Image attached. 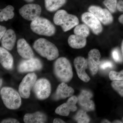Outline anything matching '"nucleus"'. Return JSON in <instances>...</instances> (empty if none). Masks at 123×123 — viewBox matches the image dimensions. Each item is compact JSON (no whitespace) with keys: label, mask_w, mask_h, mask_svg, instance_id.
Segmentation results:
<instances>
[{"label":"nucleus","mask_w":123,"mask_h":123,"mask_svg":"<svg viewBox=\"0 0 123 123\" xmlns=\"http://www.w3.org/2000/svg\"><path fill=\"white\" fill-rule=\"evenodd\" d=\"M1 123H19V121L17 119L13 118H8L3 120Z\"/></svg>","instance_id":"7c9ffc66"},{"label":"nucleus","mask_w":123,"mask_h":123,"mask_svg":"<svg viewBox=\"0 0 123 123\" xmlns=\"http://www.w3.org/2000/svg\"><path fill=\"white\" fill-rule=\"evenodd\" d=\"M88 10L104 25H109L113 21V17L111 12L106 9H103L98 6H92L89 8Z\"/></svg>","instance_id":"9b49d317"},{"label":"nucleus","mask_w":123,"mask_h":123,"mask_svg":"<svg viewBox=\"0 0 123 123\" xmlns=\"http://www.w3.org/2000/svg\"><path fill=\"white\" fill-rule=\"evenodd\" d=\"M36 80L37 76L34 73L28 74L23 79L18 88V92L22 98H27L30 97L31 91Z\"/></svg>","instance_id":"6e6552de"},{"label":"nucleus","mask_w":123,"mask_h":123,"mask_svg":"<svg viewBox=\"0 0 123 123\" xmlns=\"http://www.w3.org/2000/svg\"><path fill=\"white\" fill-rule=\"evenodd\" d=\"M24 121L25 123H43L47 121V117L43 112L37 111L33 114L24 115Z\"/></svg>","instance_id":"aec40b11"},{"label":"nucleus","mask_w":123,"mask_h":123,"mask_svg":"<svg viewBox=\"0 0 123 123\" xmlns=\"http://www.w3.org/2000/svg\"><path fill=\"white\" fill-rule=\"evenodd\" d=\"M33 88V92L39 99L44 100L50 94V83L45 78H41L36 81Z\"/></svg>","instance_id":"423d86ee"},{"label":"nucleus","mask_w":123,"mask_h":123,"mask_svg":"<svg viewBox=\"0 0 123 123\" xmlns=\"http://www.w3.org/2000/svg\"><path fill=\"white\" fill-rule=\"evenodd\" d=\"M0 87H1V86H2V79H0Z\"/></svg>","instance_id":"ea45409f"},{"label":"nucleus","mask_w":123,"mask_h":123,"mask_svg":"<svg viewBox=\"0 0 123 123\" xmlns=\"http://www.w3.org/2000/svg\"><path fill=\"white\" fill-rule=\"evenodd\" d=\"M42 67L43 65L40 60L33 57L21 61L18 66V70L21 73L31 72L40 70Z\"/></svg>","instance_id":"1a4fd4ad"},{"label":"nucleus","mask_w":123,"mask_h":123,"mask_svg":"<svg viewBox=\"0 0 123 123\" xmlns=\"http://www.w3.org/2000/svg\"><path fill=\"white\" fill-rule=\"evenodd\" d=\"M17 50L21 57L25 59L34 57L33 51L25 40L23 38L18 39L17 43Z\"/></svg>","instance_id":"dca6fc26"},{"label":"nucleus","mask_w":123,"mask_h":123,"mask_svg":"<svg viewBox=\"0 0 123 123\" xmlns=\"http://www.w3.org/2000/svg\"><path fill=\"white\" fill-rule=\"evenodd\" d=\"M0 62L3 68L10 70L13 67V59L11 53L4 48H0Z\"/></svg>","instance_id":"6ab92c4d"},{"label":"nucleus","mask_w":123,"mask_h":123,"mask_svg":"<svg viewBox=\"0 0 123 123\" xmlns=\"http://www.w3.org/2000/svg\"><path fill=\"white\" fill-rule=\"evenodd\" d=\"M111 86L121 97H123V80L113 81Z\"/></svg>","instance_id":"a878e982"},{"label":"nucleus","mask_w":123,"mask_h":123,"mask_svg":"<svg viewBox=\"0 0 123 123\" xmlns=\"http://www.w3.org/2000/svg\"><path fill=\"white\" fill-rule=\"evenodd\" d=\"M112 57L114 60L116 62H120L122 61L121 55L120 51L117 49H114L112 52Z\"/></svg>","instance_id":"c85d7f7f"},{"label":"nucleus","mask_w":123,"mask_h":123,"mask_svg":"<svg viewBox=\"0 0 123 123\" xmlns=\"http://www.w3.org/2000/svg\"><path fill=\"white\" fill-rule=\"evenodd\" d=\"M103 3L111 12L113 13L116 11L117 4V0H105Z\"/></svg>","instance_id":"bb28decb"},{"label":"nucleus","mask_w":123,"mask_h":123,"mask_svg":"<svg viewBox=\"0 0 123 123\" xmlns=\"http://www.w3.org/2000/svg\"><path fill=\"white\" fill-rule=\"evenodd\" d=\"M30 27L31 31L39 35L51 36L55 33V26L48 19L43 18L39 17L32 21Z\"/></svg>","instance_id":"39448f33"},{"label":"nucleus","mask_w":123,"mask_h":123,"mask_svg":"<svg viewBox=\"0 0 123 123\" xmlns=\"http://www.w3.org/2000/svg\"><path fill=\"white\" fill-rule=\"evenodd\" d=\"M16 40L15 32L12 29L7 30L1 39V45L3 48L8 50L13 49Z\"/></svg>","instance_id":"a211bd4d"},{"label":"nucleus","mask_w":123,"mask_h":123,"mask_svg":"<svg viewBox=\"0 0 123 123\" xmlns=\"http://www.w3.org/2000/svg\"><path fill=\"white\" fill-rule=\"evenodd\" d=\"M102 123H111V122L108 120H104L103 121H102Z\"/></svg>","instance_id":"e433bc0d"},{"label":"nucleus","mask_w":123,"mask_h":123,"mask_svg":"<svg viewBox=\"0 0 123 123\" xmlns=\"http://www.w3.org/2000/svg\"><path fill=\"white\" fill-rule=\"evenodd\" d=\"M24 0L27 2H33L34 0Z\"/></svg>","instance_id":"4c0bfd02"},{"label":"nucleus","mask_w":123,"mask_h":123,"mask_svg":"<svg viewBox=\"0 0 123 123\" xmlns=\"http://www.w3.org/2000/svg\"><path fill=\"white\" fill-rule=\"evenodd\" d=\"M74 63L78 77L85 82L89 81L90 78L85 71L88 66V61L84 57L78 56L74 60Z\"/></svg>","instance_id":"f8f14e48"},{"label":"nucleus","mask_w":123,"mask_h":123,"mask_svg":"<svg viewBox=\"0 0 123 123\" xmlns=\"http://www.w3.org/2000/svg\"><path fill=\"white\" fill-rule=\"evenodd\" d=\"M121 49L123 57V41H122V43H121Z\"/></svg>","instance_id":"c9c22d12"},{"label":"nucleus","mask_w":123,"mask_h":123,"mask_svg":"<svg viewBox=\"0 0 123 123\" xmlns=\"http://www.w3.org/2000/svg\"><path fill=\"white\" fill-rule=\"evenodd\" d=\"M118 21L120 23L123 24V14L120 15V16L119 17Z\"/></svg>","instance_id":"f704fd0d"},{"label":"nucleus","mask_w":123,"mask_h":123,"mask_svg":"<svg viewBox=\"0 0 123 123\" xmlns=\"http://www.w3.org/2000/svg\"><path fill=\"white\" fill-rule=\"evenodd\" d=\"M74 93V90L72 87L68 86L65 82H62L57 87L53 95V99L56 101L65 99L72 96Z\"/></svg>","instance_id":"f3484780"},{"label":"nucleus","mask_w":123,"mask_h":123,"mask_svg":"<svg viewBox=\"0 0 123 123\" xmlns=\"http://www.w3.org/2000/svg\"><path fill=\"white\" fill-rule=\"evenodd\" d=\"M54 23L61 26L64 32L70 30L78 25L79 20L76 15L70 14L64 10H58L53 17Z\"/></svg>","instance_id":"7ed1b4c3"},{"label":"nucleus","mask_w":123,"mask_h":123,"mask_svg":"<svg viewBox=\"0 0 123 123\" xmlns=\"http://www.w3.org/2000/svg\"><path fill=\"white\" fill-rule=\"evenodd\" d=\"M54 71L56 76L62 82H68L72 79V65L65 57H60L56 60L54 65Z\"/></svg>","instance_id":"f03ea898"},{"label":"nucleus","mask_w":123,"mask_h":123,"mask_svg":"<svg viewBox=\"0 0 123 123\" xmlns=\"http://www.w3.org/2000/svg\"><path fill=\"white\" fill-rule=\"evenodd\" d=\"M69 46L72 48L79 49L84 47L86 43V38L76 35H72L69 36L68 39Z\"/></svg>","instance_id":"412c9836"},{"label":"nucleus","mask_w":123,"mask_h":123,"mask_svg":"<svg viewBox=\"0 0 123 123\" xmlns=\"http://www.w3.org/2000/svg\"><path fill=\"white\" fill-rule=\"evenodd\" d=\"M117 9L120 12H123V0H119L117 3Z\"/></svg>","instance_id":"473e14b6"},{"label":"nucleus","mask_w":123,"mask_h":123,"mask_svg":"<svg viewBox=\"0 0 123 123\" xmlns=\"http://www.w3.org/2000/svg\"><path fill=\"white\" fill-rule=\"evenodd\" d=\"M74 33L76 35L86 38L89 35V29L86 24L78 25L74 29Z\"/></svg>","instance_id":"b1692460"},{"label":"nucleus","mask_w":123,"mask_h":123,"mask_svg":"<svg viewBox=\"0 0 123 123\" xmlns=\"http://www.w3.org/2000/svg\"><path fill=\"white\" fill-rule=\"evenodd\" d=\"M14 8L11 5L7 6L4 8L0 9V21H7L14 17V13L13 12Z\"/></svg>","instance_id":"5701e85b"},{"label":"nucleus","mask_w":123,"mask_h":123,"mask_svg":"<svg viewBox=\"0 0 123 123\" xmlns=\"http://www.w3.org/2000/svg\"><path fill=\"white\" fill-rule=\"evenodd\" d=\"M33 47L38 54L48 60H53L59 56V50L56 46L46 39L40 38L36 40Z\"/></svg>","instance_id":"f257e3e1"},{"label":"nucleus","mask_w":123,"mask_h":123,"mask_svg":"<svg viewBox=\"0 0 123 123\" xmlns=\"http://www.w3.org/2000/svg\"><path fill=\"white\" fill-rule=\"evenodd\" d=\"M109 77L111 80H123V69L119 72L111 71L109 73Z\"/></svg>","instance_id":"cd10ccee"},{"label":"nucleus","mask_w":123,"mask_h":123,"mask_svg":"<svg viewBox=\"0 0 123 123\" xmlns=\"http://www.w3.org/2000/svg\"><path fill=\"white\" fill-rule=\"evenodd\" d=\"M81 19L82 21L91 29L95 34H99L102 31V27L100 21L90 12L83 13L82 15Z\"/></svg>","instance_id":"9d476101"},{"label":"nucleus","mask_w":123,"mask_h":123,"mask_svg":"<svg viewBox=\"0 0 123 123\" xmlns=\"http://www.w3.org/2000/svg\"><path fill=\"white\" fill-rule=\"evenodd\" d=\"M42 11L41 6L35 4L24 5L19 10L20 15L24 19L30 21H33L39 18Z\"/></svg>","instance_id":"0eeeda50"},{"label":"nucleus","mask_w":123,"mask_h":123,"mask_svg":"<svg viewBox=\"0 0 123 123\" xmlns=\"http://www.w3.org/2000/svg\"><path fill=\"white\" fill-rule=\"evenodd\" d=\"M78 102V98L75 96L70 97L66 103L57 107L55 111L57 114L64 116H68L70 111L74 112L76 111L77 107L76 104Z\"/></svg>","instance_id":"ddd939ff"},{"label":"nucleus","mask_w":123,"mask_h":123,"mask_svg":"<svg viewBox=\"0 0 123 123\" xmlns=\"http://www.w3.org/2000/svg\"><path fill=\"white\" fill-rule=\"evenodd\" d=\"M54 123H65L63 120L59 118H55L53 121Z\"/></svg>","instance_id":"72a5a7b5"},{"label":"nucleus","mask_w":123,"mask_h":123,"mask_svg":"<svg viewBox=\"0 0 123 123\" xmlns=\"http://www.w3.org/2000/svg\"><path fill=\"white\" fill-rule=\"evenodd\" d=\"M101 53L97 49H92L88 53V65L92 75H96L98 73V67L101 63Z\"/></svg>","instance_id":"2eb2a0df"},{"label":"nucleus","mask_w":123,"mask_h":123,"mask_svg":"<svg viewBox=\"0 0 123 123\" xmlns=\"http://www.w3.org/2000/svg\"><path fill=\"white\" fill-rule=\"evenodd\" d=\"M0 95L5 105L8 109L16 110L21 104L20 94L13 88L4 87L1 89Z\"/></svg>","instance_id":"20e7f679"},{"label":"nucleus","mask_w":123,"mask_h":123,"mask_svg":"<svg viewBox=\"0 0 123 123\" xmlns=\"http://www.w3.org/2000/svg\"><path fill=\"white\" fill-rule=\"evenodd\" d=\"M113 123H123V122H121V121H119V120H116L115 121H114Z\"/></svg>","instance_id":"58836bf2"},{"label":"nucleus","mask_w":123,"mask_h":123,"mask_svg":"<svg viewBox=\"0 0 123 123\" xmlns=\"http://www.w3.org/2000/svg\"><path fill=\"white\" fill-rule=\"evenodd\" d=\"M92 96L93 94L90 91L83 90L78 98L79 105L86 111H92L95 110L94 102L91 99Z\"/></svg>","instance_id":"4468645a"},{"label":"nucleus","mask_w":123,"mask_h":123,"mask_svg":"<svg viewBox=\"0 0 123 123\" xmlns=\"http://www.w3.org/2000/svg\"><path fill=\"white\" fill-rule=\"evenodd\" d=\"M7 31V29L5 27L2 25L0 26V40L1 39V38L3 37Z\"/></svg>","instance_id":"2f4dec72"},{"label":"nucleus","mask_w":123,"mask_h":123,"mask_svg":"<svg viewBox=\"0 0 123 123\" xmlns=\"http://www.w3.org/2000/svg\"><path fill=\"white\" fill-rule=\"evenodd\" d=\"M113 64L109 61H105L102 62L99 65V67L102 69H105L107 68H111L113 67Z\"/></svg>","instance_id":"c756f323"},{"label":"nucleus","mask_w":123,"mask_h":123,"mask_svg":"<svg viewBox=\"0 0 123 123\" xmlns=\"http://www.w3.org/2000/svg\"><path fill=\"white\" fill-rule=\"evenodd\" d=\"M66 0H44L46 9L50 12L56 11L65 4Z\"/></svg>","instance_id":"4be33fe9"},{"label":"nucleus","mask_w":123,"mask_h":123,"mask_svg":"<svg viewBox=\"0 0 123 123\" xmlns=\"http://www.w3.org/2000/svg\"><path fill=\"white\" fill-rule=\"evenodd\" d=\"M74 119L78 123H88L90 121L89 117L84 110H80L74 117Z\"/></svg>","instance_id":"393cba45"},{"label":"nucleus","mask_w":123,"mask_h":123,"mask_svg":"<svg viewBox=\"0 0 123 123\" xmlns=\"http://www.w3.org/2000/svg\"><path fill=\"white\" fill-rule=\"evenodd\" d=\"M122 120H123V119H122Z\"/></svg>","instance_id":"a19ab883"}]
</instances>
